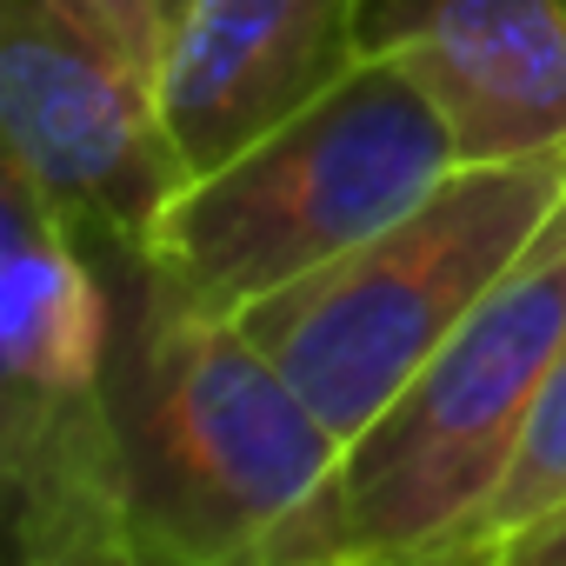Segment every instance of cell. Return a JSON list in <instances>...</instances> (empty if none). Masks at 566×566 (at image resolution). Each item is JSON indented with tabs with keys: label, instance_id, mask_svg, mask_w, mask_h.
I'll list each match as a JSON object with an SVG mask.
<instances>
[{
	"label": "cell",
	"instance_id": "cell-5",
	"mask_svg": "<svg viewBox=\"0 0 566 566\" xmlns=\"http://www.w3.org/2000/svg\"><path fill=\"white\" fill-rule=\"evenodd\" d=\"M101 253L0 174V513L21 566H140Z\"/></svg>",
	"mask_w": 566,
	"mask_h": 566
},
{
	"label": "cell",
	"instance_id": "cell-7",
	"mask_svg": "<svg viewBox=\"0 0 566 566\" xmlns=\"http://www.w3.org/2000/svg\"><path fill=\"white\" fill-rule=\"evenodd\" d=\"M367 54V0H174L160 114L207 174L321 101Z\"/></svg>",
	"mask_w": 566,
	"mask_h": 566
},
{
	"label": "cell",
	"instance_id": "cell-10",
	"mask_svg": "<svg viewBox=\"0 0 566 566\" xmlns=\"http://www.w3.org/2000/svg\"><path fill=\"white\" fill-rule=\"evenodd\" d=\"M67 21H81L107 54H120L140 81L160 87V61H167V21L174 0H54Z\"/></svg>",
	"mask_w": 566,
	"mask_h": 566
},
{
	"label": "cell",
	"instance_id": "cell-2",
	"mask_svg": "<svg viewBox=\"0 0 566 566\" xmlns=\"http://www.w3.org/2000/svg\"><path fill=\"white\" fill-rule=\"evenodd\" d=\"M566 347V207L460 334L340 447L260 566H433L493 493Z\"/></svg>",
	"mask_w": 566,
	"mask_h": 566
},
{
	"label": "cell",
	"instance_id": "cell-9",
	"mask_svg": "<svg viewBox=\"0 0 566 566\" xmlns=\"http://www.w3.org/2000/svg\"><path fill=\"white\" fill-rule=\"evenodd\" d=\"M559 506H566V347H559V360L546 367V380L533 394V413L520 427V447H513L506 473L447 533L433 566H506L520 553V539L533 526H546Z\"/></svg>",
	"mask_w": 566,
	"mask_h": 566
},
{
	"label": "cell",
	"instance_id": "cell-4",
	"mask_svg": "<svg viewBox=\"0 0 566 566\" xmlns=\"http://www.w3.org/2000/svg\"><path fill=\"white\" fill-rule=\"evenodd\" d=\"M559 207L566 140L520 160H460L374 240L247 307L240 327L347 447L526 260Z\"/></svg>",
	"mask_w": 566,
	"mask_h": 566
},
{
	"label": "cell",
	"instance_id": "cell-6",
	"mask_svg": "<svg viewBox=\"0 0 566 566\" xmlns=\"http://www.w3.org/2000/svg\"><path fill=\"white\" fill-rule=\"evenodd\" d=\"M0 147L101 260H140L193 180L160 87L107 54L54 0H0Z\"/></svg>",
	"mask_w": 566,
	"mask_h": 566
},
{
	"label": "cell",
	"instance_id": "cell-8",
	"mask_svg": "<svg viewBox=\"0 0 566 566\" xmlns=\"http://www.w3.org/2000/svg\"><path fill=\"white\" fill-rule=\"evenodd\" d=\"M367 48L440 107L460 160L566 140V0H367Z\"/></svg>",
	"mask_w": 566,
	"mask_h": 566
},
{
	"label": "cell",
	"instance_id": "cell-1",
	"mask_svg": "<svg viewBox=\"0 0 566 566\" xmlns=\"http://www.w3.org/2000/svg\"><path fill=\"white\" fill-rule=\"evenodd\" d=\"M107 273L140 566H260L340 460L334 427L240 321L180 301L147 260H107Z\"/></svg>",
	"mask_w": 566,
	"mask_h": 566
},
{
	"label": "cell",
	"instance_id": "cell-3",
	"mask_svg": "<svg viewBox=\"0 0 566 566\" xmlns=\"http://www.w3.org/2000/svg\"><path fill=\"white\" fill-rule=\"evenodd\" d=\"M453 167L460 147L440 107L400 61L367 48L321 101L233 160L193 174L167 200L140 260L180 301L240 321L314 266L374 240Z\"/></svg>",
	"mask_w": 566,
	"mask_h": 566
},
{
	"label": "cell",
	"instance_id": "cell-11",
	"mask_svg": "<svg viewBox=\"0 0 566 566\" xmlns=\"http://www.w3.org/2000/svg\"><path fill=\"white\" fill-rule=\"evenodd\" d=\"M506 566H566V506L546 520V526H533L526 539H520V553L506 559Z\"/></svg>",
	"mask_w": 566,
	"mask_h": 566
}]
</instances>
